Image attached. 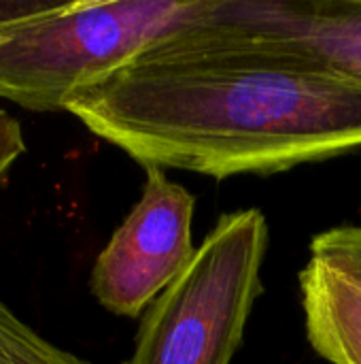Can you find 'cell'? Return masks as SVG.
<instances>
[{
	"label": "cell",
	"mask_w": 361,
	"mask_h": 364,
	"mask_svg": "<svg viewBox=\"0 0 361 364\" xmlns=\"http://www.w3.org/2000/svg\"><path fill=\"white\" fill-rule=\"evenodd\" d=\"M206 0H0V98L30 111L68 100L115 73Z\"/></svg>",
	"instance_id": "7a4b0ae2"
},
{
	"label": "cell",
	"mask_w": 361,
	"mask_h": 364,
	"mask_svg": "<svg viewBox=\"0 0 361 364\" xmlns=\"http://www.w3.org/2000/svg\"><path fill=\"white\" fill-rule=\"evenodd\" d=\"M268 237L260 209L221 215L181 277L143 314L126 364H232L262 292Z\"/></svg>",
	"instance_id": "3957f363"
},
{
	"label": "cell",
	"mask_w": 361,
	"mask_h": 364,
	"mask_svg": "<svg viewBox=\"0 0 361 364\" xmlns=\"http://www.w3.org/2000/svg\"><path fill=\"white\" fill-rule=\"evenodd\" d=\"M66 111L145 168L228 179L361 147V77L300 41L206 0Z\"/></svg>",
	"instance_id": "6da1fadb"
},
{
	"label": "cell",
	"mask_w": 361,
	"mask_h": 364,
	"mask_svg": "<svg viewBox=\"0 0 361 364\" xmlns=\"http://www.w3.org/2000/svg\"><path fill=\"white\" fill-rule=\"evenodd\" d=\"M232 6L361 77V0H232Z\"/></svg>",
	"instance_id": "5b68a950"
},
{
	"label": "cell",
	"mask_w": 361,
	"mask_h": 364,
	"mask_svg": "<svg viewBox=\"0 0 361 364\" xmlns=\"http://www.w3.org/2000/svg\"><path fill=\"white\" fill-rule=\"evenodd\" d=\"M26 151V139L15 117L0 109V181Z\"/></svg>",
	"instance_id": "9c48e42d"
},
{
	"label": "cell",
	"mask_w": 361,
	"mask_h": 364,
	"mask_svg": "<svg viewBox=\"0 0 361 364\" xmlns=\"http://www.w3.org/2000/svg\"><path fill=\"white\" fill-rule=\"evenodd\" d=\"M145 186L130 215L96 258L89 288L96 301L123 318L143 316L196 256L191 222L196 198L164 168H145Z\"/></svg>",
	"instance_id": "277c9868"
},
{
	"label": "cell",
	"mask_w": 361,
	"mask_h": 364,
	"mask_svg": "<svg viewBox=\"0 0 361 364\" xmlns=\"http://www.w3.org/2000/svg\"><path fill=\"white\" fill-rule=\"evenodd\" d=\"M306 337L332 364H361V288L309 260L300 271Z\"/></svg>",
	"instance_id": "8992f818"
},
{
	"label": "cell",
	"mask_w": 361,
	"mask_h": 364,
	"mask_svg": "<svg viewBox=\"0 0 361 364\" xmlns=\"http://www.w3.org/2000/svg\"><path fill=\"white\" fill-rule=\"evenodd\" d=\"M311 260L361 288V226H336L311 241Z\"/></svg>",
	"instance_id": "ba28073f"
},
{
	"label": "cell",
	"mask_w": 361,
	"mask_h": 364,
	"mask_svg": "<svg viewBox=\"0 0 361 364\" xmlns=\"http://www.w3.org/2000/svg\"><path fill=\"white\" fill-rule=\"evenodd\" d=\"M0 364H89L53 346L0 301Z\"/></svg>",
	"instance_id": "52a82bcc"
}]
</instances>
